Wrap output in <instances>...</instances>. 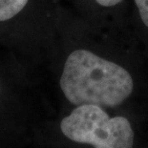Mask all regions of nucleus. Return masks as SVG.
<instances>
[{"mask_svg":"<svg viewBox=\"0 0 148 148\" xmlns=\"http://www.w3.org/2000/svg\"><path fill=\"white\" fill-rule=\"evenodd\" d=\"M97 3L102 7H113L119 4L122 0H96Z\"/></svg>","mask_w":148,"mask_h":148,"instance_id":"nucleus-6","label":"nucleus"},{"mask_svg":"<svg viewBox=\"0 0 148 148\" xmlns=\"http://www.w3.org/2000/svg\"><path fill=\"white\" fill-rule=\"evenodd\" d=\"M140 16L143 24L148 28V0H135Z\"/></svg>","mask_w":148,"mask_h":148,"instance_id":"nucleus-4","label":"nucleus"},{"mask_svg":"<svg viewBox=\"0 0 148 148\" xmlns=\"http://www.w3.org/2000/svg\"><path fill=\"white\" fill-rule=\"evenodd\" d=\"M5 52L0 51V100L3 94V75H4V64L7 61L8 56L4 53Z\"/></svg>","mask_w":148,"mask_h":148,"instance_id":"nucleus-5","label":"nucleus"},{"mask_svg":"<svg viewBox=\"0 0 148 148\" xmlns=\"http://www.w3.org/2000/svg\"><path fill=\"white\" fill-rule=\"evenodd\" d=\"M59 86L74 105L116 107L132 94L134 82L130 73L122 66L88 50L77 49L65 59Z\"/></svg>","mask_w":148,"mask_h":148,"instance_id":"nucleus-1","label":"nucleus"},{"mask_svg":"<svg viewBox=\"0 0 148 148\" xmlns=\"http://www.w3.org/2000/svg\"><path fill=\"white\" fill-rule=\"evenodd\" d=\"M60 130L69 140L95 148H133L134 132L124 116L110 118L95 104L77 105L62 119Z\"/></svg>","mask_w":148,"mask_h":148,"instance_id":"nucleus-2","label":"nucleus"},{"mask_svg":"<svg viewBox=\"0 0 148 148\" xmlns=\"http://www.w3.org/2000/svg\"><path fill=\"white\" fill-rule=\"evenodd\" d=\"M34 0H0V51L11 53L18 45L20 24Z\"/></svg>","mask_w":148,"mask_h":148,"instance_id":"nucleus-3","label":"nucleus"}]
</instances>
